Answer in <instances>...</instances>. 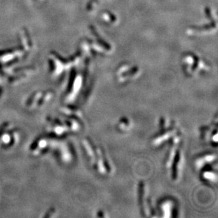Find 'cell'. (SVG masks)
Listing matches in <instances>:
<instances>
[]
</instances>
